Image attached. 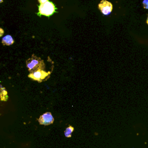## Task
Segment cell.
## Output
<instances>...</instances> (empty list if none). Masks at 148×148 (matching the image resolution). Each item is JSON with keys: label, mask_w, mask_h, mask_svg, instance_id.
Listing matches in <instances>:
<instances>
[{"label": "cell", "mask_w": 148, "mask_h": 148, "mask_svg": "<svg viewBox=\"0 0 148 148\" xmlns=\"http://www.w3.org/2000/svg\"><path fill=\"white\" fill-rule=\"evenodd\" d=\"M26 65L30 73L38 70H44L45 68L43 60L34 55H33L31 58L26 60Z\"/></svg>", "instance_id": "obj_1"}, {"label": "cell", "mask_w": 148, "mask_h": 148, "mask_svg": "<svg viewBox=\"0 0 148 148\" xmlns=\"http://www.w3.org/2000/svg\"><path fill=\"white\" fill-rule=\"evenodd\" d=\"M51 72V71L47 72L44 70H38L35 72L30 73L28 77L33 80L38 81L40 83L42 81L47 80L49 78V75H50Z\"/></svg>", "instance_id": "obj_2"}, {"label": "cell", "mask_w": 148, "mask_h": 148, "mask_svg": "<svg viewBox=\"0 0 148 148\" xmlns=\"http://www.w3.org/2000/svg\"><path fill=\"white\" fill-rule=\"evenodd\" d=\"M55 5L52 2H46L39 6V13L42 15L49 16L52 15L55 12Z\"/></svg>", "instance_id": "obj_3"}, {"label": "cell", "mask_w": 148, "mask_h": 148, "mask_svg": "<svg viewBox=\"0 0 148 148\" xmlns=\"http://www.w3.org/2000/svg\"><path fill=\"white\" fill-rule=\"evenodd\" d=\"M38 120L41 125L48 126L53 124L54 118L51 112H46L41 115Z\"/></svg>", "instance_id": "obj_4"}, {"label": "cell", "mask_w": 148, "mask_h": 148, "mask_svg": "<svg viewBox=\"0 0 148 148\" xmlns=\"http://www.w3.org/2000/svg\"><path fill=\"white\" fill-rule=\"evenodd\" d=\"M98 8L104 15H108L112 11L113 5L110 2L106 0H102L98 4Z\"/></svg>", "instance_id": "obj_5"}, {"label": "cell", "mask_w": 148, "mask_h": 148, "mask_svg": "<svg viewBox=\"0 0 148 148\" xmlns=\"http://www.w3.org/2000/svg\"><path fill=\"white\" fill-rule=\"evenodd\" d=\"M14 42L15 41L13 38L10 35H7L5 36L4 37H3L2 39V43L4 45H7V46L12 45V44L14 43Z\"/></svg>", "instance_id": "obj_6"}, {"label": "cell", "mask_w": 148, "mask_h": 148, "mask_svg": "<svg viewBox=\"0 0 148 148\" xmlns=\"http://www.w3.org/2000/svg\"><path fill=\"white\" fill-rule=\"evenodd\" d=\"M1 97L2 101H7L8 99V95H7V91H6L5 89L3 87V86H1Z\"/></svg>", "instance_id": "obj_7"}, {"label": "cell", "mask_w": 148, "mask_h": 148, "mask_svg": "<svg viewBox=\"0 0 148 148\" xmlns=\"http://www.w3.org/2000/svg\"><path fill=\"white\" fill-rule=\"evenodd\" d=\"M73 130H74V128L73 127L69 126L65 129V130L64 131L65 136L67 138H70L71 137V134H72V132L73 131Z\"/></svg>", "instance_id": "obj_8"}, {"label": "cell", "mask_w": 148, "mask_h": 148, "mask_svg": "<svg viewBox=\"0 0 148 148\" xmlns=\"http://www.w3.org/2000/svg\"><path fill=\"white\" fill-rule=\"evenodd\" d=\"M143 8L145 9H148V0H143Z\"/></svg>", "instance_id": "obj_9"}, {"label": "cell", "mask_w": 148, "mask_h": 148, "mask_svg": "<svg viewBox=\"0 0 148 148\" xmlns=\"http://www.w3.org/2000/svg\"><path fill=\"white\" fill-rule=\"evenodd\" d=\"M48 1H49V0H38V2L40 3V4H45Z\"/></svg>", "instance_id": "obj_10"}, {"label": "cell", "mask_w": 148, "mask_h": 148, "mask_svg": "<svg viewBox=\"0 0 148 148\" xmlns=\"http://www.w3.org/2000/svg\"><path fill=\"white\" fill-rule=\"evenodd\" d=\"M0 31H1V33H0V37H2L3 35V34H4V33L3 29H0Z\"/></svg>", "instance_id": "obj_11"}, {"label": "cell", "mask_w": 148, "mask_h": 148, "mask_svg": "<svg viewBox=\"0 0 148 148\" xmlns=\"http://www.w3.org/2000/svg\"><path fill=\"white\" fill-rule=\"evenodd\" d=\"M146 23L147 24V25H148V17H147V20H146Z\"/></svg>", "instance_id": "obj_12"}, {"label": "cell", "mask_w": 148, "mask_h": 148, "mask_svg": "<svg viewBox=\"0 0 148 148\" xmlns=\"http://www.w3.org/2000/svg\"><path fill=\"white\" fill-rule=\"evenodd\" d=\"M3 2V0H1V1H0V3H2Z\"/></svg>", "instance_id": "obj_13"}]
</instances>
